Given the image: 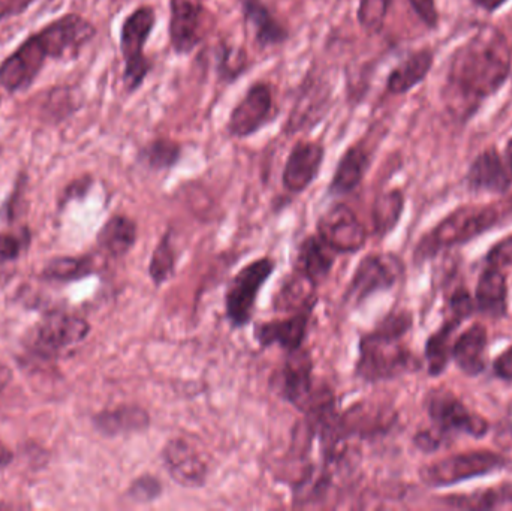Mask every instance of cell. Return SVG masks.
Masks as SVG:
<instances>
[{
	"label": "cell",
	"instance_id": "cell-1",
	"mask_svg": "<svg viewBox=\"0 0 512 511\" xmlns=\"http://www.w3.org/2000/svg\"><path fill=\"white\" fill-rule=\"evenodd\" d=\"M512 74V47L499 27L484 24L451 54L442 99L454 122L468 123Z\"/></svg>",
	"mask_w": 512,
	"mask_h": 511
},
{
	"label": "cell",
	"instance_id": "cell-2",
	"mask_svg": "<svg viewBox=\"0 0 512 511\" xmlns=\"http://www.w3.org/2000/svg\"><path fill=\"white\" fill-rule=\"evenodd\" d=\"M412 329L408 311L391 312L372 332L361 336L355 377L366 383L394 380L420 371V360L403 344Z\"/></svg>",
	"mask_w": 512,
	"mask_h": 511
},
{
	"label": "cell",
	"instance_id": "cell-3",
	"mask_svg": "<svg viewBox=\"0 0 512 511\" xmlns=\"http://www.w3.org/2000/svg\"><path fill=\"white\" fill-rule=\"evenodd\" d=\"M511 210L512 204L505 203L459 207L421 239L415 249V260L426 261L442 249L471 242L495 228Z\"/></svg>",
	"mask_w": 512,
	"mask_h": 511
},
{
	"label": "cell",
	"instance_id": "cell-4",
	"mask_svg": "<svg viewBox=\"0 0 512 511\" xmlns=\"http://www.w3.org/2000/svg\"><path fill=\"white\" fill-rule=\"evenodd\" d=\"M273 386L283 401L289 402L306 417L336 407L330 387L315 383L313 360L303 347L286 354L282 368L274 374Z\"/></svg>",
	"mask_w": 512,
	"mask_h": 511
},
{
	"label": "cell",
	"instance_id": "cell-5",
	"mask_svg": "<svg viewBox=\"0 0 512 511\" xmlns=\"http://www.w3.org/2000/svg\"><path fill=\"white\" fill-rule=\"evenodd\" d=\"M155 26V9L147 5L134 9L123 21L120 29V51L125 62L123 83L129 93L140 89L152 71V60L144 53V47Z\"/></svg>",
	"mask_w": 512,
	"mask_h": 511
},
{
	"label": "cell",
	"instance_id": "cell-6",
	"mask_svg": "<svg viewBox=\"0 0 512 511\" xmlns=\"http://www.w3.org/2000/svg\"><path fill=\"white\" fill-rule=\"evenodd\" d=\"M276 270L273 258L262 257L246 264L228 284L225 312L234 329H243L254 318L255 303L262 287Z\"/></svg>",
	"mask_w": 512,
	"mask_h": 511
},
{
	"label": "cell",
	"instance_id": "cell-7",
	"mask_svg": "<svg viewBox=\"0 0 512 511\" xmlns=\"http://www.w3.org/2000/svg\"><path fill=\"white\" fill-rule=\"evenodd\" d=\"M508 461L498 453L481 452L460 453L448 456L421 468V480L430 488H447L466 480L487 476L507 467Z\"/></svg>",
	"mask_w": 512,
	"mask_h": 511
},
{
	"label": "cell",
	"instance_id": "cell-8",
	"mask_svg": "<svg viewBox=\"0 0 512 511\" xmlns=\"http://www.w3.org/2000/svg\"><path fill=\"white\" fill-rule=\"evenodd\" d=\"M426 408L441 437L454 432L483 438L489 432V422L480 414L472 413L450 390H432L427 396Z\"/></svg>",
	"mask_w": 512,
	"mask_h": 511
},
{
	"label": "cell",
	"instance_id": "cell-9",
	"mask_svg": "<svg viewBox=\"0 0 512 511\" xmlns=\"http://www.w3.org/2000/svg\"><path fill=\"white\" fill-rule=\"evenodd\" d=\"M405 272L402 260L394 254L367 255L349 282L345 293V303L361 305L364 300L381 291L391 290Z\"/></svg>",
	"mask_w": 512,
	"mask_h": 511
},
{
	"label": "cell",
	"instance_id": "cell-10",
	"mask_svg": "<svg viewBox=\"0 0 512 511\" xmlns=\"http://www.w3.org/2000/svg\"><path fill=\"white\" fill-rule=\"evenodd\" d=\"M96 27L78 14H66L35 33L47 59L71 60L95 38Z\"/></svg>",
	"mask_w": 512,
	"mask_h": 511
},
{
	"label": "cell",
	"instance_id": "cell-11",
	"mask_svg": "<svg viewBox=\"0 0 512 511\" xmlns=\"http://www.w3.org/2000/svg\"><path fill=\"white\" fill-rule=\"evenodd\" d=\"M274 117V96L270 84L256 81L237 102L227 122V134L243 140L261 131Z\"/></svg>",
	"mask_w": 512,
	"mask_h": 511
},
{
	"label": "cell",
	"instance_id": "cell-12",
	"mask_svg": "<svg viewBox=\"0 0 512 511\" xmlns=\"http://www.w3.org/2000/svg\"><path fill=\"white\" fill-rule=\"evenodd\" d=\"M89 332L90 326L83 318L54 312L35 327L30 336V345L42 356H57L81 344Z\"/></svg>",
	"mask_w": 512,
	"mask_h": 511
},
{
	"label": "cell",
	"instance_id": "cell-13",
	"mask_svg": "<svg viewBox=\"0 0 512 511\" xmlns=\"http://www.w3.org/2000/svg\"><path fill=\"white\" fill-rule=\"evenodd\" d=\"M318 236L336 254H355L364 248L367 231L354 210L346 204H334L319 218Z\"/></svg>",
	"mask_w": 512,
	"mask_h": 511
},
{
	"label": "cell",
	"instance_id": "cell-14",
	"mask_svg": "<svg viewBox=\"0 0 512 511\" xmlns=\"http://www.w3.org/2000/svg\"><path fill=\"white\" fill-rule=\"evenodd\" d=\"M162 464L177 485L200 489L206 485L209 465L198 450L183 438H173L161 452Z\"/></svg>",
	"mask_w": 512,
	"mask_h": 511
},
{
	"label": "cell",
	"instance_id": "cell-15",
	"mask_svg": "<svg viewBox=\"0 0 512 511\" xmlns=\"http://www.w3.org/2000/svg\"><path fill=\"white\" fill-rule=\"evenodd\" d=\"M206 9L203 3L194 0H170L171 47L179 56L191 54L203 41Z\"/></svg>",
	"mask_w": 512,
	"mask_h": 511
},
{
	"label": "cell",
	"instance_id": "cell-16",
	"mask_svg": "<svg viewBox=\"0 0 512 511\" xmlns=\"http://www.w3.org/2000/svg\"><path fill=\"white\" fill-rule=\"evenodd\" d=\"M331 86L321 78L307 75L286 120V134L315 128L330 108Z\"/></svg>",
	"mask_w": 512,
	"mask_h": 511
},
{
	"label": "cell",
	"instance_id": "cell-17",
	"mask_svg": "<svg viewBox=\"0 0 512 511\" xmlns=\"http://www.w3.org/2000/svg\"><path fill=\"white\" fill-rule=\"evenodd\" d=\"M325 159V147L316 141H298L282 173V185L291 194H301L318 179Z\"/></svg>",
	"mask_w": 512,
	"mask_h": 511
},
{
	"label": "cell",
	"instance_id": "cell-18",
	"mask_svg": "<svg viewBox=\"0 0 512 511\" xmlns=\"http://www.w3.org/2000/svg\"><path fill=\"white\" fill-rule=\"evenodd\" d=\"M465 180L469 191L477 194L504 195L512 186L510 168L495 146L487 147L475 156Z\"/></svg>",
	"mask_w": 512,
	"mask_h": 511
},
{
	"label": "cell",
	"instance_id": "cell-19",
	"mask_svg": "<svg viewBox=\"0 0 512 511\" xmlns=\"http://www.w3.org/2000/svg\"><path fill=\"white\" fill-rule=\"evenodd\" d=\"M45 56L39 47L35 35L27 38L11 56L0 65V84L8 92H20L27 89L44 68Z\"/></svg>",
	"mask_w": 512,
	"mask_h": 511
},
{
	"label": "cell",
	"instance_id": "cell-20",
	"mask_svg": "<svg viewBox=\"0 0 512 511\" xmlns=\"http://www.w3.org/2000/svg\"><path fill=\"white\" fill-rule=\"evenodd\" d=\"M397 414L388 405L357 404L340 414L339 429L343 440L349 437L376 438L387 434L394 423Z\"/></svg>",
	"mask_w": 512,
	"mask_h": 511
},
{
	"label": "cell",
	"instance_id": "cell-21",
	"mask_svg": "<svg viewBox=\"0 0 512 511\" xmlns=\"http://www.w3.org/2000/svg\"><path fill=\"white\" fill-rule=\"evenodd\" d=\"M313 311L315 308L304 309L297 314H292V317L286 318V320L265 321V323L256 324L254 336L259 347L270 348L277 345L286 353H292V351L303 347Z\"/></svg>",
	"mask_w": 512,
	"mask_h": 511
},
{
	"label": "cell",
	"instance_id": "cell-22",
	"mask_svg": "<svg viewBox=\"0 0 512 511\" xmlns=\"http://www.w3.org/2000/svg\"><path fill=\"white\" fill-rule=\"evenodd\" d=\"M243 20L259 48L277 47L289 41V30L274 17L264 0H242Z\"/></svg>",
	"mask_w": 512,
	"mask_h": 511
},
{
	"label": "cell",
	"instance_id": "cell-23",
	"mask_svg": "<svg viewBox=\"0 0 512 511\" xmlns=\"http://www.w3.org/2000/svg\"><path fill=\"white\" fill-rule=\"evenodd\" d=\"M435 65V51L426 47L412 51L399 65L391 69L387 78V92L393 96H402L423 83L429 77Z\"/></svg>",
	"mask_w": 512,
	"mask_h": 511
},
{
	"label": "cell",
	"instance_id": "cell-24",
	"mask_svg": "<svg viewBox=\"0 0 512 511\" xmlns=\"http://www.w3.org/2000/svg\"><path fill=\"white\" fill-rule=\"evenodd\" d=\"M487 347H489V333L486 326L475 323L454 341L451 357L460 371L465 372L469 377H477L486 369Z\"/></svg>",
	"mask_w": 512,
	"mask_h": 511
},
{
	"label": "cell",
	"instance_id": "cell-25",
	"mask_svg": "<svg viewBox=\"0 0 512 511\" xmlns=\"http://www.w3.org/2000/svg\"><path fill=\"white\" fill-rule=\"evenodd\" d=\"M369 167L370 155L366 147L361 144L348 147L334 171L333 179L328 186V195L343 197L354 192L363 182Z\"/></svg>",
	"mask_w": 512,
	"mask_h": 511
},
{
	"label": "cell",
	"instance_id": "cell-26",
	"mask_svg": "<svg viewBox=\"0 0 512 511\" xmlns=\"http://www.w3.org/2000/svg\"><path fill=\"white\" fill-rule=\"evenodd\" d=\"M150 414L140 405H120L96 414L93 425L105 437L140 434L150 428Z\"/></svg>",
	"mask_w": 512,
	"mask_h": 511
},
{
	"label": "cell",
	"instance_id": "cell-27",
	"mask_svg": "<svg viewBox=\"0 0 512 511\" xmlns=\"http://www.w3.org/2000/svg\"><path fill=\"white\" fill-rule=\"evenodd\" d=\"M508 281L504 270L489 266L481 273L475 293V306L478 311L492 318L507 314Z\"/></svg>",
	"mask_w": 512,
	"mask_h": 511
},
{
	"label": "cell",
	"instance_id": "cell-28",
	"mask_svg": "<svg viewBox=\"0 0 512 511\" xmlns=\"http://www.w3.org/2000/svg\"><path fill=\"white\" fill-rule=\"evenodd\" d=\"M334 257L336 252L328 248L319 236H310L304 239L298 248L294 269L303 273L316 285H321L333 269Z\"/></svg>",
	"mask_w": 512,
	"mask_h": 511
},
{
	"label": "cell",
	"instance_id": "cell-29",
	"mask_svg": "<svg viewBox=\"0 0 512 511\" xmlns=\"http://www.w3.org/2000/svg\"><path fill=\"white\" fill-rule=\"evenodd\" d=\"M316 287L318 285L315 282L310 281L307 276L294 269L291 275L283 279L279 291L274 296V309L297 314L304 309L315 308Z\"/></svg>",
	"mask_w": 512,
	"mask_h": 511
},
{
	"label": "cell",
	"instance_id": "cell-30",
	"mask_svg": "<svg viewBox=\"0 0 512 511\" xmlns=\"http://www.w3.org/2000/svg\"><path fill=\"white\" fill-rule=\"evenodd\" d=\"M137 242V224L125 215H116L105 222L98 234L102 251L114 258L125 257Z\"/></svg>",
	"mask_w": 512,
	"mask_h": 511
},
{
	"label": "cell",
	"instance_id": "cell-31",
	"mask_svg": "<svg viewBox=\"0 0 512 511\" xmlns=\"http://www.w3.org/2000/svg\"><path fill=\"white\" fill-rule=\"evenodd\" d=\"M462 323L463 321L459 318L448 315L444 324L427 339L424 353H426L427 369L432 377H439L447 369L453 353L454 333Z\"/></svg>",
	"mask_w": 512,
	"mask_h": 511
},
{
	"label": "cell",
	"instance_id": "cell-32",
	"mask_svg": "<svg viewBox=\"0 0 512 511\" xmlns=\"http://www.w3.org/2000/svg\"><path fill=\"white\" fill-rule=\"evenodd\" d=\"M405 210V194L400 189H391L376 198L373 204V233L379 239L387 237L402 219Z\"/></svg>",
	"mask_w": 512,
	"mask_h": 511
},
{
	"label": "cell",
	"instance_id": "cell-33",
	"mask_svg": "<svg viewBox=\"0 0 512 511\" xmlns=\"http://www.w3.org/2000/svg\"><path fill=\"white\" fill-rule=\"evenodd\" d=\"M183 147L171 138H155L138 152V161L152 171L173 170L182 159Z\"/></svg>",
	"mask_w": 512,
	"mask_h": 511
},
{
	"label": "cell",
	"instance_id": "cell-34",
	"mask_svg": "<svg viewBox=\"0 0 512 511\" xmlns=\"http://www.w3.org/2000/svg\"><path fill=\"white\" fill-rule=\"evenodd\" d=\"M177 254L173 243V231L168 230L162 236L150 258L149 275L156 285H164L176 270Z\"/></svg>",
	"mask_w": 512,
	"mask_h": 511
},
{
	"label": "cell",
	"instance_id": "cell-35",
	"mask_svg": "<svg viewBox=\"0 0 512 511\" xmlns=\"http://www.w3.org/2000/svg\"><path fill=\"white\" fill-rule=\"evenodd\" d=\"M507 501L512 503V494L508 489H489V491L474 492L469 495H451L445 498L448 506L471 510L496 509Z\"/></svg>",
	"mask_w": 512,
	"mask_h": 511
},
{
	"label": "cell",
	"instance_id": "cell-36",
	"mask_svg": "<svg viewBox=\"0 0 512 511\" xmlns=\"http://www.w3.org/2000/svg\"><path fill=\"white\" fill-rule=\"evenodd\" d=\"M93 272V260L90 257L57 258L44 270V276L53 281H74Z\"/></svg>",
	"mask_w": 512,
	"mask_h": 511
},
{
	"label": "cell",
	"instance_id": "cell-37",
	"mask_svg": "<svg viewBox=\"0 0 512 511\" xmlns=\"http://www.w3.org/2000/svg\"><path fill=\"white\" fill-rule=\"evenodd\" d=\"M219 50L221 51H219L218 63H216L219 78L224 83H233L248 71V53L243 48L231 47V45H222Z\"/></svg>",
	"mask_w": 512,
	"mask_h": 511
},
{
	"label": "cell",
	"instance_id": "cell-38",
	"mask_svg": "<svg viewBox=\"0 0 512 511\" xmlns=\"http://www.w3.org/2000/svg\"><path fill=\"white\" fill-rule=\"evenodd\" d=\"M393 0H360L357 18L360 26L370 35H378L384 29Z\"/></svg>",
	"mask_w": 512,
	"mask_h": 511
},
{
	"label": "cell",
	"instance_id": "cell-39",
	"mask_svg": "<svg viewBox=\"0 0 512 511\" xmlns=\"http://www.w3.org/2000/svg\"><path fill=\"white\" fill-rule=\"evenodd\" d=\"M162 494V483L158 477L152 474H144L131 483L128 489V497L138 504H149L158 500Z\"/></svg>",
	"mask_w": 512,
	"mask_h": 511
},
{
	"label": "cell",
	"instance_id": "cell-40",
	"mask_svg": "<svg viewBox=\"0 0 512 511\" xmlns=\"http://www.w3.org/2000/svg\"><path fill=\"white\" fill-rule=\"evenodd\" d=\"M475 309H477L475 299H472L471 294L465 288H457L448 299V315L459 318V320L465 321L466 318L471 317Z\"/></svg>",
	"mask_w": 512,
	"mask_h": 511
},
{
	"label": "cell",
	"instance_id": "cell-41",
	"mask_svg": "<svg viewBox=\"0 0 512 511\" xmlns=\"http://www.w3.org/2000/svg\"><path fill=\"white\" fill-rule=\"evenodd\" d=\"M421 23L429 30H438L441 17H439L436 0H408Z\"/></svg>",
	"mask_w": 512,
	"mask_h": 511
},
{
	"label": "cell",
	"instance_id": "cell-42",
	"mask_svg": "<svg viewBox=\"0 0 512 511\" xmlns=\"http://www.w3.org/2000/svg\"><path fill=\"white\" fill-rule=\"evenodd\" d=\"M487 264L499 267V269L512 266V234L490 249L487 254Z\"/></svg>",
	"mask_w": 512,
	"mask_h": 511
},
{
	"label": "cell",
	"instance_id": "cell-43",
	"mask_svg": "<svg viewBox=\"0 0 512 511\" xmlns=\"http://www.w3.org/2000/svg\"><path fill=\"white\" fill-rule=\"evenodd\" d=\"M23 248V239L14 234H0V258L14 260Z\"/></svg>",
	"mask_w": 512,
	"mask_h": 511
},
{
	"label": "cell",
	"instance_id": "cell-44",
	"mask_svg": "<svg viewBox=\"0 0 512 511\" xmlns=\"http://www.w3.org/2000/svg\"><path fill=\"white\" fill-rule=\"evenodd\" d=\"M414 444L418 449L423 450V452H435V450L441 447L442 437L441 435L433 434L432 431L418 432L414 437Z\"/></svg>",
	"mask_w": 512,
	"mask_h": 511
},
{
	"label": "cell",
	"instance_id": "cell-45",
	"mask_svg": "<svg viewBox=\"0 0 512 511\" xmlns=\"http://www.w3.org/2000/svg\"><path fill=\"white\" fill-rule=\"evenodd\" d=\"M493 369L502 380L512 381V345L495 360Z\"/></svg>",
	"mask_w": 512,
	"mask_h": 511
},
{
	"label": "cell",
	"instance_id": "cell-46",
	"mask_svg": "<svg viewBox=\"0 0 512 511\" xmlns=\"http://www.w3.org/2000/svg\"><path fill=\"white\" fill-rule=\"evenodd\" d=\"M33 0H0V20L20 14Z\"/></svg>",
	"mask_w": 512,
	"mask_h": 511
},
{
	"label": "cell",
	"instance_id": "cell-47",
	"mask_svg": "<svg viewBox=\"0 0 512 511\" xmlns=\"http://www.w3.org/2000/svg\"><path fill=\"white\" fill-rule=\"evenodd\" d=\"M510 0H471L475 8L487 12V14H495L499 9L504 8Z\"/></svg>",
	"mask_w": 512,
	"mask_h": 511
},
{
	"label": "cell",
	"instance_id": "cell-48",
	"mask_svg": "<svg viewBox=\"0 0 512 511\" xmlns=\"http://www.w3.org/2000/svg\"><path fill=\"white\" fill-rule=\"evenodd\" d=\"M12 461L11 450L6 449L2 443H0V465H8Z\"/></svg>",
	"mask_w": 512,
	"mask_h": 511
},
{
	"label": "cell",
	"instance_id": "cell-49",
	"mask_svg": "<svg viewBox=\"0 0 512 511\" xmlns=\"http://www.w3.org/2000/svg\"><path fill=\"white\" fill-rule=\"evenodd\" d=\"M505 162H507L508 168H510V173L512 176V137L505 144Z\"/></svg>",
	"mask_w": 512,
	"mask_h": 511
},
{
	"label": "cell",
	"instance_id": "cell-50",
	"mask_svg": "<svg viewBox=\"0 0 512 511\" xmlns=\"http://www.w3.org/2000/svg\"><path fill=\"white\" fill-rule=\"evenodd\" d=\"M9 377H11V375H9L8 369L0 363V392H2L3 387L8 384Z\"/></svg>",
	"mask_w": 512,
	"mask_h": 511
}]
</instances>
